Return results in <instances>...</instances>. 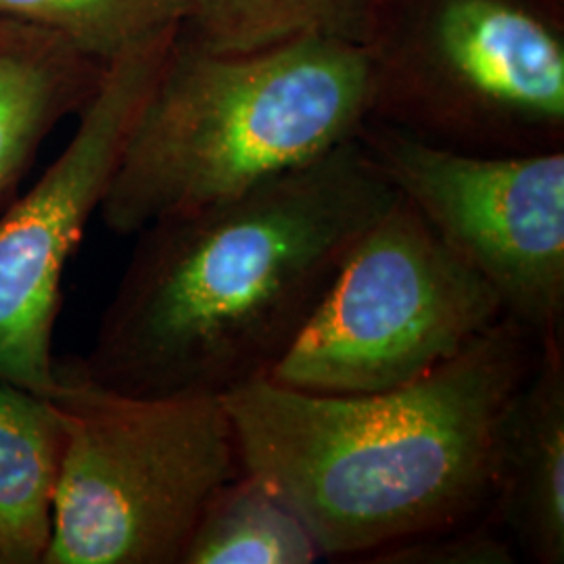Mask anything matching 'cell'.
<instances>
[{
  "label": "cell",
  "mask_w": 564,
  "mask_h": 564,
  "mask_svg": "<svg viewBox=\"0 0 564 564\" xmlns=\"http://www.w3.org/2000/svg\"><path fill=\"white\" fill-rule=\"evenodd\" d=\"M398 199L358 139L237 197L142 228L90 351L57 360L134 398L270 379L364 232Z\"/></svg>",
  "instance_id": "6da1fadb"
},
{
  "label": "cell",
  "mask_w": 564,
  "mask_h": 564,
  "mask_svg": "<svg viewBox=\"0 0 564 564\" xmlns=\"http://www.w3.org/2000/svg\"><path fill=\"white\" fill-rule=\"evenodd\" d=\"M538 347L502 318L398 389L321 395L262 379L223 403L245 473L302 519L324 558H362L489 506L498 424Z\"/></svg>",
  "instance_id": "7a4b0ae2"
},
{
  "label": "cell",
  "mask_w": 564,
  "mask_h": 564,
  "mask_svg": "<svg viewBox=\"0 0 564 564\" xmlns=\"http://www.w3.org/2000/svg\"><path fill=\"white\" fill-rule=\"evenodd\" d=\"M372 82L360 44L228 51L178 28L102 199L116 235L237 197L358 137Z\"/></svg>",
  "instance_id": "3957f363"
},
{
  "label": "cell",
  "mask_w": 564,
  "mask_h": 564,
  "mask_svg": "<svg viewBox=\"0 0 564 564\" xmlns=\"http://www.w3.org/2000/svg\"><path fill=\"white\" fill-rule=\"evenodd\" d=\"M370 118L456 151L564 149V0H366Z\"/></svg>",
  "instance_id": "277c9868"
},
{
  "label": "cell",
  "mask_w": 564,
  "mask_h": 564,
  "mask_svg": "<svg viewBox=\"0 0 564 564\" xmlns=\"http://www.w3.org/2000/svg\"><path fill=\"white\" fill-rule=\"evenodd\" d=\"M59 377L65 447L42 564H182L212 498L245 473L223 400Z\"/></svg>",
  "instance_id": "5b68a950"
},
{
  "label": "cell",
  "mask_w": 564,
  "mask_h": 564,
  "mask_svg": "<svg viewBox=\"0 0 564 564\" xmlns=\"http://www.w3.org/2000/svg\"><path fill=\"white\" fill-rule=\"evenodd\" d=\"M506 318L484 276L398 195L349 251L270 381L321 395L414 383Z\"/></svg>",
  "instance_id": "8992f818"
},
{
  "label": "cell",
  "mask_w": 564,
  "mask_h": 564,
  "mask_svg": "<svg viewBox=\"0 0 564 564\" xmlns=\"http://www.w3.org/2000/svg\"><path fill=\"white\" fill-rule=\"evenodd\" d=\"M403 202L496 291L535 341L564 339V149L489 155L379 120L356 137Z\"/></svg>",
  "instance_id": "52a82bcc"
},
{
  "label": "cell",
  "mask_w": 564,
  "mask_h": 564,
  "mask_svg": "<svg viewBox=\"0 0 564 564\" xmlns=\"http://www.w3.org/2000/svg\"><path fill=\"white\" fill-rule=\"evenodd\" d=\"M178 28L109 61L74 139L0 212V381L51 400L63 391L53 354L61 279L111 186Z\"/></svg>",
  "instance_id": "ba28073f"
},
{
  "label": "cell",
  "mask_w": 564,
  "mask_h": 564,
  "mask_svg": "<svg viewBox=\"0 0 564 564\" xmlns=\"http://www.w3.org/2000/svg\"><path fill=\"white\" fill-rule=\"evenodd\" d=\"M489 506L529 561L564 563V339L540 343L502 412Z\"/></svg>",
  "instance_id": "9c48e42d"
},
{
  "label": "cell",
  "mask_w": 564,
  "mask_h": 564,
  "mask_svg": "<svg viewBox=\"0 0 564 564\" xmlns=\"http://www.w3.org/2000/svg\"><path fill=\"white\" fill-rule=\"evenodd\" d=\"M107 65L41 28L0 18V212L20 195L44 139L97 95Z\"/></svg>",
  "instance_id": "30bf717a"
},
{
  "label": "cell",
  "mask_w": 564,
  "mask_h": 564,
  "mask_svg": "<svg viewBox=\"0 0 564 564\" xmlns=\"http://www.w3.org/2000/svg\"><path fill=\"white\" fill-rule=\"evenodd\" d=\"M65 447L59 405L0 381V564H42Z\"/></svg>",
  "instance_id": "8fae6325"
},
{
  "label": "cell",
  "mask_w": 564,
  "mask_h": 564,
  "mask_svg": "<svg viewBox=\"0 0 564 564\" xmlns=\"http://www.w3.org/2000/svg\"><path fill=\"white\" fill-rule=\"evenodd\" d=\"M324 558L302 519L249 473L212 498L182 564H312Z\"/></svg>",
  "instance_id": "7c38bea8"
},
{
  "label": "cell",
  "mask_w": 564,
  "mask_h": 564,
  "mask_svg": "<svg viewBox=\"0 0 564 564\" xmlns=\"http://www.w3.org/2000/svg\"><path fill=\"white\" fill-rule=\"evenodd\" d=\"M366 0H186L182 30L228 51H251L302 39L356 42Z\"/></svg>",
  "instance_id": "4fadbf2b"
},
{
  "label": "cell",
  "mask_w": 564,
  "mask_h": 564,
  "mask_svg": "<svg viewBox=\"0 0 564 564\" xmlns=\"http://www.w3.org/2000/svg\"><path fill=\"white\" fill-rule=\"evenodd\" d=\"M0 18L41 28L109 63L176 30L186 0H0Z\"/></svg>",
  "instance_id": "5bb4252c"
},
{
  "label": "cell",
  "mask_w": 564,
  "mask_h": 564,
  "mask_svg": "<svg viewBox=\"0 0 564 564\" xmlns=\"http://www.w3.org/2000/svg\"><path fill=\"white\" fill-rule=\"evenodd\" d=\"M512 540L491 523L454 524L387 545L366 561L375 564H512Z\"/></svg>",
  "instance_id": "9a60e30c"
}]
</instances>
